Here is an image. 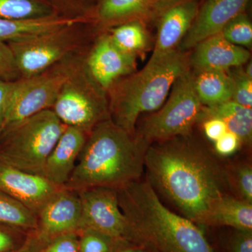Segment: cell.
I'll return each mask as SVG.
<instances>
[{
    "mask_svg": "<svg viewBox=\"0 0 252 252\" xmlns=\"http://www.w3.org/2000/svg\"><path fill=\"white\" fill-rule=\"evenodd\" d=\"M144 168L153 188L197 225H211L215 207L230 189L227 168L189 136L151 144Z\"/></svg>",
    "mask_w": 252,
    "mask_h": 252,
    "instance_id": "6da1fadb",
    "label": "cell"
},
{
    "mask_svg": "<svg viewBox=\"0 0 252 252\" xmlns=\"http://www.w3.org/2000/svg\"><path fill=\"white\" fill-rule=\"evenodd\" d=\"M117 193L135 245L153 252H214L198 225L167 208L148 180L131 182Z\"/></svg>",
    "mask_w": 252,
    "mask_h": 252,
    "instance_id": "7a4b0ae2",
    "label": "cell"
},
{
    "mask_svg": "<svg viewBox=\"0 0 252 252\" xmlns=\"http://www.w3.org/2000/svg\"><path fill=\"white\" fill-rule=\"evenodd\" d=\"M148 146L110 118L88 135L72 175L64 186L74 190L121 187L140 180Z\"/></svg>",
    "mask_w": 252,
    "mask_h": 252,
    "instance_id": "3957f363",
    "label": "cell"
},
{
    "mask_svg": "<svg viewBox=\"0 0 252 252\" xmlns=\"http://www.w3.org/2000/svg\"><path fill=\"white\" fill-rule=\"evenodd\" d=\"M189 58L188 51L177 50L149 60L141 70L114 83L107 92L111 120L135 135L141 114L156 112L165 103L176 79L190 68Z\"/></svg>",
    "mask_w": 252,
    "mask_h": 252,
    "instance_id": "277c9868",
    "label": "cell"
},
{
    "mask_svg": "<svg viewBox=\"0 0 252 252\" xmlns=\"http://www.w3.org/2000/svg\"><path fill=\"white\" fill-rule=\"evenodd\" d=\"M66 127L52 109L31 116L0 136V160L42 176L46 159Z\"/></svg>",
    "mask_w": 252,
    "mask_h": 252,
    "instance_id": "5b68a950",
    "label": "cell"
},
{
    "mask_svg": "<svg viewBox=\"0 0 252 252\" xmlns=\"http://www.w3.org/2000/svg\"><path fill=\"white\" fill-rule=\"evenodd\" d=\"M203 107L195 92L193 72L190 67L176 79L162 107L136 128L135 136L148 147L190 136L194 125L201 120Z\"/></svg>",
    "mask_w": 252,
    "mask_h": 252,
    "instance_id": "8992f818",
    "label": "cell"
},
{
    "mask_svg": "<svg viewBox=\"0 0 252 252\" xmlns=\"http://www.w3.org/2000/svg\"><path fill=\"white\" fill-rule=\"evenodd\" d=\"M107 94L91 77L82 59L51 109L64 125L89 135L97 124L110 118Z\"/></svg>",
    "mask_w": 252,
    "mask_h": 252,
    "instance_id": "52a82bcc",
    "label": "cell"
},
{
    "mask_svg": "<svg viewBox=\"0 0 252 252\" xmlns=\"http://www.w3.org/2000/svg\"><path fill=\"white\" fill-rule=\"evenodd\" d=\"M81 60L71 56L36 75L17 79L2 134L21 121L41 111L51 109L64 83Z\"/></svg>",
    "mask_w": 252,
    "mask_h": 252,
    "instance_id": "ba28073f",
    "label": "cell"
},
{
    "mask_svg": "<svg viewBox=\"0 0 252 252\" xmlns=\"http://www.w3.org/2000/svg\"><path fill=\"white\" fill-rule=\"evenodd\" d=\"M75 26L7 42L14 53L20 77L36 75L73 56L81 44V37L74 30Z\"/></svg>",
    "mask_w": 252,
    "mask_h": 252,
    "instance_id": "9c48e42d",
    "label": "cell"
},
{
    "mask_svg": "<svg viewBox=\"0 0 252 252\" xmlns=\"http://www.w3.org/2000/svg\"><path fill=\"white\" fill-rule=\"evenodd\" d=\"M77 191L82 207L81 229L91 228L133 244L128 220L119 206L117 189L93 187Z\"/></svg>",
    "mask_w": 252,
    "mask_h": 252,
    "instance_id": "30bf717a",
    "label": "cell"
},
{
    "mask_svg": "<svg viewBox=\"0 0 252 252\" xmlns=\"http://www.w3.org/2000/svg\"><path fill=\"white\" fill-rule=\"evenodd\" d=\"M35 231L49 242L54 237L81 229L82 207L77 190L62 187L56 190L37 214Z\"/></svg>",
    "mask_w": 252,
    "mask_h": 252,
    "instance_id": "8fae6325",
    "label": "cell"
},
{
    "mask_svg": "<svg viewBox=\"0 0 252 252\" xmlns=\"http://www.w3.org/2000/svg\"><path fill=\"white\" fill-rule=\"evenodd\" d=\"M84 63L91 77L107 92L114 83L135 72L137 58L119 49L107 33L99 38Z\"/></svg>",
    "mask_w": 252,
    "mask_h": 252,
    "instance_id": "7c38bea8",
    "label": "cell"
},
{
    "mask_svg": "<svg viewBox=\"0 0 252 252\" xmlns=\"http://www.w3.org/2000/svg\"><path fill=\"white\" fill-rule=\"evenodd\" d=\"M198 0H174L158 16L157 36L152 57L156 60L178 50L198 13Z\"/></svg>",
    "mask_w": 252,
    "mask_h": 252,
    "instance_id": "4fadbf2b",
    "label": "cell"
},
{
    "mask_svg": "<svg viewBox=\"0 0 252 252\" xmlns=\"http://www.w3.org/2000/svg\"><path fill=\"white\" fill-rule=\"evenodd\" d=\"M250 0H206L199 6L191 27L178 50L188 51L200 41L219 34L225 25L245 12Z\"/></svg>",
    "mask_w": 252,
    "mask_h": 252,
    "instance_id": "5bb4252c",
    "label": "cell"
},
{
    "mask_svg": "<svg viewBox=\"0 0 252 252\" xmlns=\"http://www.w3.org/2000/svg\"><path fill=\"white\" fill-rule=\"evenodd\" d=\"M43 176L28 173L0 160V190L37 214L59 189Z\"/></svg>",
    "mask_w": 252,
    "mask_h": 252,
    "instance_id": "9a60e30c",
    "label": "cell"
},
{
    "mask_svg": "<svg viewBox=\"0 0 252 252\" xmlns=\"http://www.w3.org/2000/svg\"><path fill=\"white\" fill-rule=\"evenodd\" d=\"M193 49L189 58V64L194 72H227L245 65L250 59L248 49L231 44L220 33L200 41Z\"/></svg>",
    "mask_w": 252,
    "mask_h": 252,
    "instance_id": "2e32d148",
    "label": "cell"
},
{
    "mask_svg": "<svg viewBox=\"0 0 252 252\" xmlns=\"http://www.w3.org/2000/svg\"><path fill=\"white\" fill-rule=\"evenodd\" d=\"M87 137L84 131L67 126L46 159L43 177L59 188L67 185Z\"/></svg>",
    "mask_w": 252,
    "mask_h": 252,
    "instance_id": "e0dca14e",
    "label": "cell"
},
{
    "mask_svg": "<svg viewBox=\"0 0 252 252\" xmlns=\"http://www.w3.org/2000/svg\"><path fill=\"white\" fill-rule=\"evenodd\" d=\"M174 0H101L97 8L98 21L114 27L130 21L157 20L162 10Z\"/></svg>",
    "mask_w": 252,
    "mask_h": 252,
    "instance_id": "ac0fdd59",
    "label": "cell"
},
{
    "mask_svg": "<svg viewBox=\"0 0 252 252\" xmlns=\"http://www.w3.org/2000/svg\"><path fill=\"white\" fill-rule=\"evenodd\" d=\"M83 21L84 19L81 17L56 15L23 21H13L0 17V41L9 42L21 40L60 28L74 26Z\"/></svg>",
    "mask_w": 252,
    "mask_h": 252,
    "instance_id": "d6986e66",
    "label": "cell"
},
{
    "mask_svg": "<svg viewBox=\"0 0 252 252\" xmlns=\"http://www.w3.org/2000/svg\"><path fill=\"white\" fill-rule=\"evenodd\" d=\"M209 118L221 119L226 124L228 130L238 136L243 145H251L252 107H244L232 99L210 107L204 106L200 122Z\"/></svg>",
    "mask_w": 252,
    "mask_h": 252,
    "instance_id": "ffe728a7",
    "label": "cell"
},
{
    "mask_svg": "<svg viewBox=\"0 0 252 252\" xmlns=\"http://www.w3.org/2000/svg\"><path fill=\"white\" fill-rule=\"evenodd\" d=\"M193 84L200 102L205 107L231 100V81L227 72L198 71L193 72Z\"/></svg>",
    "mask_w": 252,
    "mask_h": 252,
    "instance_id": "44dd1931",
    "label": "cell"
},
{
    "mask_svg": "<svg viewBox=\"0 0 252 252\" xmlns=\"http://www.w3.org/2000/svg\"><path fill=\"white\" fill-rule=\"evenodd\" d=\"M211 225H224L237 231L252 232V203L227 194L215 207Z\"/></svg>",
    "mask_w": 252,
    "mask_h": 252,
    "instance_id": "7402d4cb",
    "label": "cell"
},
{
    "mask_svg": "<svg viewBox=\"0 0 252 252\" xmlns=\"http://www.w3.org/2000/svg\"><path fill=\"white\" fill-rule=\"evenodd\" d=\"M108 34L119 49L136 58L143 54L149 46L148 31L142 21H130L114 26L109 30Z\"/></svg>",
    "mask_w": 252,
    "mask_h": 252,
    "instance_id": "603a6c76",
    "label": "cell"
},
{
    "mask_svg": "<svg viewBox=\"0 0 252 252\" xmlns=\"http://www.w3.org/2000/svg\"><path fill=\"white\" fill-rule=\"evenodd\" d=\"M0 223L31 233L37 228V217L22 203L0 190Z\"/></svg>",
    "mask_w": 252,
    "mask_h": 252,
    "instance_id": "cb8c5ba5",
    "label": "cell"
},
{
    "mask_svg": "<svg viewBox=\"0 0 252 252\" xmlns=\"http://www.w3.org/2000/svg\"><path fill=\"white\" fill-rule=\"evenodd\" d=\"M48 6L36 0H0V17L13 21L52 16Z\"/></svg>",
    "mask_w": 252,
    "mask_h": 252,
    "instance_id": "d4e9b609",
    "label": "cell"
},
{
    "mask_svg": "<svg viewBox=\"0 0 252 252\" xmlns=\"http://www.w3.org/2000/svg\"><path fill=\"white\" fill-rule=\"evenodd\" d=\"M78 233L80 252H115L128 243L91 228H83Z\"/></svg>",
    "mask_w": 252,
    "mask_h": 252,
    "instance_id": "484cf974",
    "label": "cell"
},
{
    "mask_svg": "<svg viewBox=\"0 0 252 252\" xmlns=\"http://www.w3.org/2000/svg\"><path fill=\"white\" fill-rule=\"evenodd\" d=\"M221 35L234 45L251 48L252 45V23L245 12L238 15L227 23L220 31Z\"/></svg>",
    "mask_w": 252,
    "mask_h": 252,
    "instance_id": "4316f807",
    "label": "cell"
},
{
    "mask_svg": "<svg viewBox=\"0 0 252 252\" xmlns=\"http://www.w3.org/2000/svg\"><path fill=\"white\" fill-rule=\"evenodd\" d=\"M243 66L227 71L231 81L232 100L244 107H252V78L247 75Z\"/></svg>",
    "mask_w": 252,
    "mask_h": 252,
    "instance_id": "83f0119b",
    "label": "cell"
},
{
    "mask_svg": "<svg viewBox=\"0 0 252 252\" xmlns=\"http://www.w3.org/2000/svg\"><path fill=\"white\" fill-rule=\"evenodd\" d=\"M228 170V181L233 185L238 198L252 203V167L251 164L243 163L233 170Z\"/></svg>",
    "mask_w": 252,
    "mask_h": 252,
    "instance_id": "f1b7e54d",
    "label": "cell"
},
{
    "mask_svg": "<svg viewBox=\"0 0 252 252\" xmlns=\"http://www.w3.org/2000/svg\"><path fill=\"white\" fill-rule=\"evenodd\" d=\"M20 78L12 50L7 42L0 41V80L14 81Z\"/></svg>",
    "mask_w": 252,
    "mask_h": 252,
    "instance_id": "f546056e",
    "label": "cell"
},
{
    "mask_svg": "<svg viewBox=\"0 0 252 252\" xmlns=\"http://www.w3.org/2000/svg\"><path fill=\"white\" fill-rule=\"evenodd\" d=\"M42 252H80L78 231L68 232L51 239Z\"/></svg>",
    "mask_w": 252,
    "mask_h": 252,
    "instance_id": "4dcf8cb0",
    "label": "cell"
},
{
    "mask_svg": "<svg viewBox=\"0 0 252 252\" xmlns=\"http://www.w3.org/2000/svg\"><path fill=\"white\" fill-rule=\"evenodd\" d=\"M23 230L0 223V252H11L20 248L24 243L22 240Z\"/></svg>",
    "mask_w": 252,
    "mask_h": 252,
    "instance_id": "1f68e13d",
    "label": "cell"
},
{
    "mask_svg": "<svg viewBox=\"0 0 252 252\" xmlns=\"http://www.w3.org/2000/svg\"><path fill=\"white\" fill-rule=\"evenodd\" d=\"M215 143V150L221 157H228L238 152L243 144L238 135L228 130Z\"/></svg>",
    "mask_w": 252,
    "mask_h": 252,
    "instance_id": "d6a6232c",
    "label": "cell"
},
{
    "mask_svg": "<svg viewBox=\"0 0 252 252\" xmlns=\"http://www.w3.org/2000/svg\"><path fill=\"white\" fill-rule=\"evenodd\" d=\"M16 81L0 80V136L4 130L10 99L14 89Z\"/></svg>",
    "mask_w": 252,
    "mask_h": 252,
    "instance_id": "836d02e7",
    "label": "cell"
},
{
    "mask_svg": "<svg viewBox=\"0 0 252 252\" xmlns=\"http://www.w3.org/2000/svg\"><path fill=\"white\" fill-rule=\"evenodd\" d=\"M204 133L212 142H216L228 131L226 124L218 118H209L202 122Z\"/></svg>",
    "mask_w": 252,
    "mask_h": 252,
    "instance_id": "e575fe53",
    "label": "cell"
},
{
    "mask_svg": "<svg viewBox=\"0 0 252 252\" xmlns=\"http://www.w3.org/2000/svg\"><path fill=\"white\" fill-rule=\"evenodd\" d=\"M230 252H252V232H237L230 243Z\"/></svg>",
    "mask_w": 252,
    "mask_h": 252,
    "instance_id": "d590c367",
    "label": "cell"
},
{
    "mask_svg": "<svg viewBox=\"0 0 252 252\" xmlns=\"http://www.w3.org/2000/svg\"><path fill=\"white\" fill-rule=\"evenodd\" d=\"M48 243L49 242L41 238L36 231L31 232L28 233L22 245L11 252H42Z\"/></svg>",
    "mask_w": 252,
    "mask_h": 252,
    "instance_id": "8d00e7d4",
    "label": "cell"
},
{
    "mask_svg": "<svg viewBox=\"0 0 252 252\" xmlns=\"http://www.w3.org/2000/svg\"><path fill=\"white\" fill-rule=\"evenodd\" d=\"M115 252H146L145 249L132 243H126Z\"/></svg>",
    "mask_w": 252,
    "mask_h": 252,
    "instance_id": "74e56055",
    "label": "cell"
},
{
    "mask_svg": "<svg viewBox=\"0 0 252 252\" xmlns=\"http://www.w3.org/2000/svg\"><path fill=\"white\" fill-rule=\"evenodd\" d=\"M252 62H248V64H247L246 67L244 68L245 72L246 73L247 75L250 78H252Z\"/></svg>",
    "mask_w": 252,
    "mask_h": 252,
    "instance_id": "f35d334b",
    "label": "cell"
},
{
    "mask_svg": "<svg viewBox=\"0 0 252 252\" xmlns=\"http://www.w3.org/2000/svg\"><path fill=\"white\" fill-rule=\"evenodd\" d=\"M146 252H149V251H147V250H146Z\"/></svg>",
    "mask_w": 252,
    "mask_h": 252,
    "instance_id": "ab89813d",
    "label": "cell"
}]
</instances>
